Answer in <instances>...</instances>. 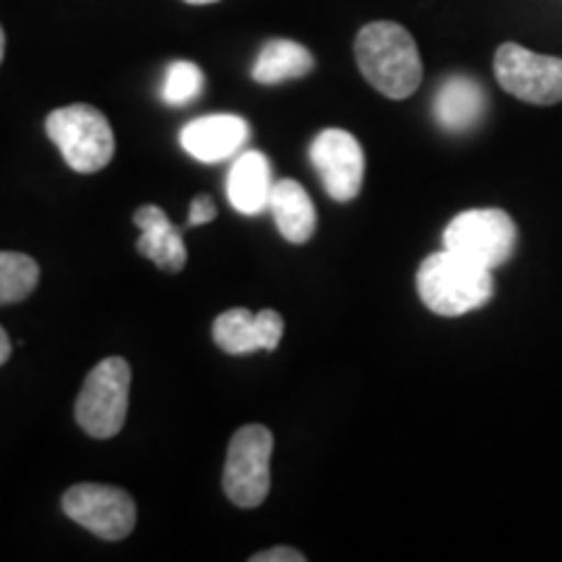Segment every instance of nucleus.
I'll return each instance as SVG.
<instances>
[{
	"label": "nucleus",
	"instance_id": "nucleus-1",
	"mask_svg": "<svg viewBox=\"0 0 562 562\" xmlns=\"http://www.w3.org/2000/svg\"><path fill=\"white\" fill-rule=\"evenodd\" d=\"M357 66L372 87L389 100H406L422 83L417 42L402 24L372 21L355 40Z\"/></svg>",
	"mask_w": 562,
	"mask_h": 562
},
{
	"label": "nucleus",
	"instance_id": "nucleus-2",
	"mask_svg": "<svg viewBox=\"0 0 562 562\" xmlns=\"http://www.w3.org/2000/svg\"><path fill=\"white\" fill-rule=\"evenodd\" d=\"M417 292L427 311L442 318H459L487 305L495 294V279L484 266L442 248L422 261Z\"/></svg>",
	"mask_w": 562,
	"mask_h": 562
},
{
	"label": "nucleus",
	"instance_id": "nucleus-3",
	"mask_svg": "<svg viewBox=\"0 0 562 562\" xmlns=\"http://www.w3.org/2000/svg\"><path fill=\"white\" fill-rule=\"evenodd\" d=\"M45 128L74 172L94 175L115 157V136H112L110 121L91 104H68V108L53 110Z\"/></svg>",
	"mask_w": 562,
	"mask_h": 562
},
{
	"label": "nucleus",
	"instance_id": "nucleus-4",
	"mask_svg": "<svg viewBox=\"0 0 562 562\" xmlns=\"http://www.w3.org/2000/svg\"><path fill=\"white\" fill-rule=\"evenodd\" d=\"M131 364L123 357H108L94 364L76 398V422L91 438L108 440L123 430L128 417Z\"/></svg>",
	"mask_w": 562,
	"mask_h": 562
},
{
	"label": "nucleus",
	"instance_id": "nucleus-5",
	"mask_svg": "<svg viewBox=\"0 0 562 562\" xmlns=\"http://www.w3.org/2000/svg\"><path fill=\"white\" fill-rule=\"evenodd\" d=\"M442 245L446 250L495 271L516 252L518 227L503 209L461 211L442 232Z\"/></svg>",
	"mask_w": 562,
	"mask_h": 562
},
{
	"label": "nucleus",
	"instance_id": "nucleus-6",
	"mask_svg": "<svg viewBox=\"0 0 562 562\" xmlns=\"http://www.w3.org/2000/svg\"><path fill=\"white\" fill-rule=\"evenodd\" d=\"M273 435L263 425H245L229 440L224 492L237 508H258L271 490Z\"/></svg>",
	"mask_w": 562,
	"mask_h": 562
},
{
	"label": "nucleus",
	"instance_id": "nucleus-7",
	"mask_svg": "<svg viewBox=\"0 0 562 562\" xmlns=\"http://www.w3.org/2000/svg\"><path fill=\"white\" fill-rule=\"evenodd\" d=\"M495 76L497 83L529 104H558L562 102V58L554 55H539L505 42L495 53Z\"/></svg>",
	"mask_w": 562,
	"mask_h": 562
},
{
	"label": "nucleus",
	"instance_id": "nucleus-8",
	"mask_svg": "<svg viewBox=\"0 0 562 562\" xmlns=\"http://www.w3.org/2000/svg\"><path fill=\"white\" fill-rule=\"evenodd\" d=\"M63 513L108 542H121L136 526V503L128 492L110 484H74L63 495Z\"/></svg>",
	"mask_w": 562,
	"mask_h": 562
},
{
	"label": "nucleus",
	"instance_id": "nucleus-9",
	"mask_svg": "<svg viewBox=\"0 0 562 562\" xmlns=\"http://www.w3.org/2000/svg\"><path fill=\"white\" fill-rule=\"evenodd\" d=\"M311 165L334 201H355L364 180V151L349 131H321L311 144Z\"/></svg>",
	"mask_w": 562,
	"mask_h": 562
},
{
	"label": "nucleus",
	"instance_id": "nucleus-10",
	"mask_svg": "<svg viewBox=\"0 0 562 562\" xmlns=\"http://www.w3.org/2000/svg\"><path fill=\"white\" fill-rule=\"evenodd\" d=\"M284 336V318L277 311L250 313L245 307H232L214 321V341L227 355H250L266 349L273 351Z\"/></svg>",
	"mask_w": 562,
	"mask_h": 562
},
{
	"label": "nucleus",
	"instance_id": "nucleus-11",
	"mask_svg": "<svg viewBox=\"0 0 562 562\" xmlns=\"http://www.w3.org/2000/svg\"><path fill=\"white\" fill-rule=\"evenodd\" d=\"M250 138V125L240 115H206L180 131V146L193 159L216 165L237 157Z\"/></svg>",
	"mask_w": 562,
	"mask_h": 562
},
{
	"label": "nucleus",
	"instance_id": "nucleus-12",
	"mask_svg": "<svg viewBox=\"0 0 562 562\" xmlns=\"http://www.w3.org/2000/svg\"><path fill=\"white\" fill-rule=\"evenodd\" d=\"M487 94L482 83L469 76H448L432 102V115L442 131L467 133L482 123Z\"/></svg>",
	"mask_w": 562,
	"mask_h": 562
},
{
	"label": "nucleus",
	"instance_id": "nucleus-13",
	"mask_svg": "<svg viewBox=\"0 0 562 562\" xmlns=\"http://www.w3.org/2000/svg\"><path fill=\"white\" fill-rule=\"evenodd\" d=\"M133 222L140 229L138 252L149 261L157 263L161 271H182L186 269V240H182V229L175 227L165 209L159 206H140L133 214Z\"/></svg>",
	"mask_w": 562,
	"mask_h": 562
},
{
	"label": "nucleus",
	"instance_id": "nucleus-14",
	"mask_svg": "<svg viewBox=\"0 0 562 562\" xmlns=\"http://www.w3.org/2000/svg\"><path fill=\"white\" fill-rule=\"evenodd\" d=\"M271 165L261 151H243L229 167L227 199L232 209L245 216H258L269 209L271 199Z\"/></svg>",
	"mask_w": 562,
	"mask_h": 562
},
{
	"label": "nucleus",
	"instance_id": "nucleus-15",
	"mask_svg": "<svg viewBox=\"0 0 562 562\" xmlns=\"http://www.w3.org/2000/svg\"><path fill=\"white\" fill-rule=\"evenodd\" d=\"M269 211L273 214V222H277V229L281 232L284 240L302 245L315 235V222H318V216H315L311 195H307V191L297 180L284 178L273 182Z\"/></svg>",
	"mask_w": 562,
	"mask_h": 562
},
{
	"label": "nucleus",
	"instance_id": "nucleus-16",
	"mask_svg": "<svg viewBox=\"0 0 562 562\" xmlns=\"http://www.w3.org/2000/svg\"><path fill=\"white\" fill-rule=\"evenodd\" d=\"M315 60L307 47L292 40H269L258 53L256 63H252V79L266 87L273 83L302 79L313 70Z\"/></svg>",
	"mask_w": 562,
	"mask_h": 562
},
{
	"label": "nucleus",
	"instance_id": "nucleus-17",
	"mask_svg": "<svg viewBox=\"0 0 562 562\" xmlns=\"http://www.w3.org/2000/svg\"><path fill=\"white\" fill-rule=\"evenodd\" d=\"M40 284V266L24 252H0V305L26 300Z\"/></svg>",
	"mask_w": 562,
	"mask_h": 562
},
{
	"label": "nucleus",
	"instance_id": "nucleus-18",
	"mask_svg": "<svg viewBox=\"0 0 562 562\" xmlns=\"http://www.w3.org/2000/svg\"><path fill=\"white\" fill-rule=\"evenodd\" d=\"M203 91V70L191 60H175L165 70L161 81V102L170 108H186L195 102Z\"/></svg>",
	"mask_w": 562,
	"mask_h": 562
},
{
	"label": "nucleus",
	"instance_id": "nucleus-19",
	"mask_svg": "<svg viewBox=\"0 0 562 562\" xmlns=\"http://www.w3.org/2000/svg\"><path fill=\"white\" fill-rule=\"evenodd\" d=\"M216 220V206L209 195H195L191 203V214H188V227H201Z\"/></svg>",
	"mask_w": 562,
	"mask_h": 562
},
{
	"label": "nucleus",
	"instance_id": "nucleus-20",
	"mask_svg": "<svg viewBox=\"0 0 562 562\" xmlns=\"http://www.w3.org/2000/svg\"><path fill=\"white\" fill-rule=\"evenodd\" d=\"M302 560H305V554L292 550V547H273V550L258 552L250 558V562H302Z\"/></svg>",
	"mask_w": 562,
	"mask_h": 562
},
{
	"label": "nucleus",
	"instance_id": "nucleus-21",
	"mask_svg": "<svg viewBox=\"0 0 562 562\" xmlns=\"http://www.w3.org/2000/svg\"><path fill=\"white\" fill-rule=\"evenodd\" d=\"M9 357H11V339L9 334L3 331V326H0V364L9 362Z\"/></svg>",
	"mask_w": 562,
	"mask_h": 562
},
{
	"label": "nucleus",
	"instance_id": "nucleus-22",
	"mask_svg": "<svg viewBox=\"0 0 562 562\" xmlns=\"http://www.w3.org/2000/svg\"><path fill=\"white\" fill-rule=\"evenodd\" d=\"M3 53H5V34H3V26H0V63H3Z\"/></svg>",
	"mask_w": 562,
	"mask_h": 562
},
{
	"label": "nucleus",
	"instance_id": "nucleus-23",
	"mask_svg": "<svg viewBox=\"0 0 562 562\" xmlns=\"http://www.w3.org/2000/svg\"><path fill=\"white\" fill-rule=\"evenodd\" d=\"M186 3H191V5H209V3H216V0H186Z\"/></svg>",
	"mask_w": 562,
	"mask_h": 562
}]
</instances>
